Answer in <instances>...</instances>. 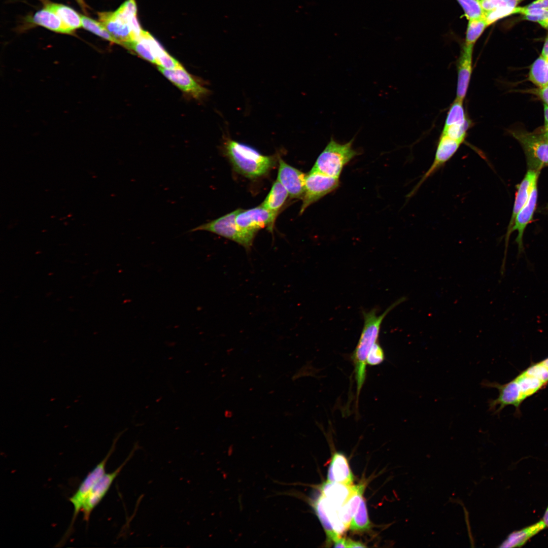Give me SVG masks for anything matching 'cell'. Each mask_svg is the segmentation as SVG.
Segmentation results:
<instances>
[{"instance_id":"1","label":"cell","mask_w":548,"mask_h":548,"mask_svg":"<svg viewBox=\"0 0 548 548\" xmlns=\"http://www.w3.org/2000/svg\"><path fill=\"white\" fill-rule=\"evenodd\" d=\"M405 300V297L400 298L380 315H377L374 309L368 312H363V327L351 357L354 366L357 399L366 379L367 357L371 347L378 342L382 323L393 309Z\"/></svg>"},{"instance_id":"2","label":"cell","mask_w":548,"mask_h":548,"mask_svg":"<svg viewBox=\"0 0 548 548\" xmlns=\"http://www.w3.org/2000/svg\"><path fill=\"white\" fill-rule=\"evenodd\" d=\"M224 150L234 170L250 179L267 174L277 161L274 156L264 155L249 145L231 139L225 142Z\"/></svg>"},{"instance_id":"3","label":"cell","mask_w":548,"mask_h":548,"mask_svg":"<svg viewBox=\"0 0 548 548\" xmlns=\"http://www.w3.org/2000/svg\"><path fill=\"white\" fill-rule=\"evenodd\" d=\"M354 140L342 144L331 137L311 170L339 178L344 167L359 154L353 147Z\"/></svg>"},{"instance_id":"4","label":"cell","mask_w":548,"mask_h":548,"mask_svg":"<svg viewBox=\"0 0 548 548\" xmlns=\"http://www.w3.org/2000/svg\"><path fill=\"white\" fill-rule=\"evenodd\" d=\"M509 133L522 147L528 169L540 172L548 166V140L540 130L530 132L518 128Z\"/></svg>"},{"instance_id":"5","label":"cell","mask_w":548,"mask_h":548,"mask_svg":"<svg viewBox=\"0 0 548 548\" xmlns=\"http://www.w3.org/2000/svg\"><path fill=\"white\" fill-rule=\"evenodd\" d=\"M278 215L260 205L248 210L241 209L235 221L240 232L253 242L260 229L267 227L269 231H272Z\"/></svg>"},{"instance_id":"6","label":"cell","mask_w":548,"mask_h":548,"mask_svg":"<svg viewBox=\"0 0 548 548\" xmlns=\"http://www.w3.org/2000/svg\"><path fill=\"white\" fill-rule=\"evenodd\" d=\"M241 209L226 214L219 218L196 226L189 232L207 231L231 240L250 249L253 242L238 230L235 221L237 215Z\"/></svg>"},{"instance_id":"7","label":"cell","mask_w":548,"mask_h":548,"mask_svg":"<svg viewBox=\"0 0 548 548\" xmlns=\"http://www.w3.org/2000/svg\"><path fill=\"white\" fill-rule=\"evenodd\" d=\"M339 185V178L310 170L306 175L304 191L302 197L300 214L310 206L336 190Z\"/></svg>"},{"instance_id":"8","label":"cell","mask_w":548,"mask_h":548,"mask_svg":"<svg viewBox=\"0 0 548 548\" xmlns=\"http://www.w3.org/2000/svg\"><path fill=\"white\" fill-rule=\"evenodd\" d=\"M482 386L496 388L499 391V395L496 399H490L488 401V410L493 414H499L505 406L510 405L519 409L524 401L519 385L515 379L504 384L484 381Z\"/></svg>"},{"instance_id":"9","label":"cell","mask_w":548,"mask_h":548,"mask_svg":"<svg viewBox=\"0 0 548 548\" xmlns=\"http://www.w3.org/2000/svg\"><path fill=\"white\" fill-rule=\"evenodd\" d=\"M97 14L99 22L119 45L124 46L126 43L135 41L130 21L131 17L137 14L127 15L117 9L114 12H98Z\"/></svg>"},{"instance_id":"10","label":"cell","mask_w":548,"mask_h":548,"mask_svg":"<svg viewBox=\"0 0 548 548\" xmlns=\"http://www.w3.org/2000/svg\"><path fill=\"white\" fill-rule=\"evenodd\" d=\"M114 448V444L106 456L87 474L76 491L69 498V501L74 507V513L70 528L71 526H73L78 515L81 511L83 504L94 485L106 473L105 468L107 462L113 452Z\"/></svg>"},{"instance_id":"11","label":"cell","mask_w":548,"mask_h":548,"mask_svg":"<svg viewBox=\"0 0 548 548\" xmlns=\"http://www.w3.org/2000/svg\"><path fill=\"white\" fill-rule=\"evenodd\" d=\"M134 452V449L120 466L111 472L105 473L94 485L81 510L84 521H89L92 511L106 495L113 481L131 459Z\"/></svg>"},{"instance_id":"12","label":"cell","mask_w":548,"mask_h":548,"mask_svg":"<svg viewBox=\"0 0 548 548\" xmlns=\"http://www.w3.org/2000/svg\"><path fill=\"white\" fill-rule=\"evenodd\" d=\"M462 143L441 133L439 137L434 160L430 167L419 181L408 196H412L421 185L438 169L442 167L456 153Z\"/></svg>"},{"instance_id":"13","label":"cell","mask_w":548,"mask_h":548,"mask_svg":"<svg viewBox=\"0 0 548 548\" xmlns=\"http://www.w3.org/2000/svg\"><path fill=\"white\" fill-rule=\"evenodd\" d=\"M540 172L528 169L525 174L523 179L518 187L516 193L512 213L509 221L507 232L505 238V251L504 258L502 265H505L506 253L508 245V241L511 233V230L513 226L515 218L527 202L534 186L537 184L538 178Z\"/></svg>"},{"instance_id":"14","label":"cell","mask_w":548,"mask_h":548,"mask_svg":"<svg viewBox=\"0 0 548 548\" xmlns=\"http://www.w3.org/2000/svg\"><path fill=\"white\" fill-rule=\"evenodd\" d=\"M278 180L288 192L291 198L301 199L304 191L306 175L278 157Z\"/></svg>"},{"instance_id":"15","label":"cell","mask_w":548,"mask_h":548,"mask_svg":"<svg viewBox=\"0 0 548 548\" xmlns=\"http://www.w3.org/2000/svg\"><path fill=\"white\" fill-rule=\"evenodd\" d=\"M158 69L180 89L195 98L199 99L208 93V90L195 81L183 66L175 69H166L159 66Z\"/></svg>"},{"instance_id":"16","label":"cell","mask_w":548,"mask_h":548,"mask_svg":"<svg viewBox=\"0 0 548 548\" xmlns=\"http://www.w3.org/2000/svg\"><path fill=\"white\" fill-rule=\"evenodd\" d=\"M475 45L464 42L457 62V99L465 98L472 71V54Z\"/></svg>"},{"instance_id":"17","label":"cell","mask_w":548,"mask_h":548,"mask_svg":"<svg viewBox=\"0 0 548 548\" xmlns=\"http://www.w3.org/2000/svg\"><path fill=\"white\" fill-rule=\"evenodd\" d=\"M537 196V184L534 186L527 202L517 215L511 230V233L514 231H518L516 242L518 246L519 255L524 252L523 235L527 226L532 220L536 207Z\"/></svg>"},{"instance_id":"18","label":"cell","mask_w":548,"mask_h":548,"mask_svg":"<svg viewBox=\"0 0 548 548\" xmlns=\"http://www.w3.org/2000/svg\"><path fill=\"white\" fill-rule=\"evenodd\" d=\"M525 0H481L483 18L488 26L496 21L514 14L516 7Z\"/></svg>"},{"instance_id":"19","label":"cell","mask_w":548,"mask_h":548,"mask_svg":"<svg viewBox=\"0 0 548 548\" xmlns=\"http://www.w3.org/2000/svg\"><path fill=\"white\" fill-rule=\"evenodd\" d=\"M327 481L352 485L354 477L346 457L341 453L333 454L329 466Z\"/></svg>"},{"instance_id":"20","label":"cell","mask_w":548,"mask_h":548,"mask_svg":"<svg viewBox=\"0 0 548 548\" xmlns=\"http://www.w3.org/2000/svg\"><path fill=\"white\" fill-rule=\"evenodd\" d=\"M32 24L43 26L55 32L73 35L60 18L53 11L44 7L37 11L29 21Z\"/></svg>"},{"instance_id":"21","label":"cell","mask_w":548,"mask_h":548,"mask_svg":"<svg viewBox=\"0 0 548 548\" xmlns=\"http://www.w3.org/2000/svg\"><path fill=\"white\" fill-rule=\"evenodd\" d=\"M355 486L326 481L321 487V494L333 505L339 507L348 499Z\"/></svg>"},{"instance_id":"22","label":"cell","mask_w":548,"mask_h":548,"mask_svg":"<svg viewBox=\"0 0 548 548\" xmlns=\"http://www.w3.org/2000/svg\"><path fill=\"white\" fill-rule=\"evenodd\" d=\"M546 527L543 520H540L533 525L513 531L508 535L499 547L507 548L521 547L531 538Z\"/></svg>"},{"instance_id":"23","label":"cell","mask_w":548,"mask_h":548,"mask_svg":"<svg viewBox=\"0 0 548 548\" xmlns=\"http://www.w3.org/2000/svg\"><path fill=\"white\" fill-rule=\"evenodd\" d=\"M44 7L55 13L63 23L72 31L82 27L81 15L67 6L52 3L48 0H41Z\"/></svg>"},{"instance_id":"24","label":"cell","mask_w":548,"mask_h":548,"mask_svg":"<svg viewBox=\"0 0 548 548\" xmlns=\"http://www.w3.org/2000/svg\"><path fill=\"white\" fill-rule=\"evenodd\" d=\"M365 484L355 485V489L346 502L337 508L338 516L347 528H349L354 515L357 511L363 498Z\"/></svg>"},{"instance_id":"25","label":"cell","mask_w":548,"mask_h":548,"mask_svg":"<svg viewBox=\"0 0 548 548\" xmlns=\"http://www.w3.org/2000/svg\"><path fill=\"white\" fill-rule=\"evenodd\" d=\"M289 196L288 192L278 181L276 180L265 198L262 205L268 210L278 214Z\"/></svg>"},{"instance_id":"26","label":"cell","mask_w":548,"mask_h":548,"mask_svg":"<svg viewBox=\"0 0 548 548\" xmlns=\"http://www.w3.org/2000/svg\"><path fill=\"white\" fill-rule=\"evenodd\" d=\"M528 80L537 88L548 85V60L540 55L530 66Z\"/></svg>"},{"instance_id":"27","label":"cell","mask_w":548,"mask_h":548,"mask_svg":"<svg viewBox=\"0 0 548 548\" xmlns=\"http://www.w3.org/2000/svg\"><path fill=\"white\" fill-rule=\"evenodd\" d=\"M520 387L523 399L535 394L547 384L524 371L515 378Z\"/></svg>"},{"instance_id":"28","label":"cell","mask_w":548,"mask_h":548,"mask_svg":"<svg viewBox=\"0 0 548 548\" xmlns=\"http://www.w3.org/2000/svg\"><path fill=\"white\" fill-rule=\"evenodd\" d=\"M312 506L324 529L328 542L333 541L334 542L340 537L339 535L335 532L330 522L324 507L323 496L322 494L313 503L312 502Z\"/></svg>"},{"instance_id":"29","label":"cell","mask_w":548,"mask_h":548,"mask_svg":"<svg viewBox=\"0 0 548 548\" xmlns=\"http://www.w3.org/2000/svg\"><path fill=\"white\" fill-rule=\"evenodd\" d=\"M463 100L456 98L448 112L443 127L452 125H461L471 121L465 111Z\"/></svg>"},{"instance_id":"30","label":"cell","mask_w":548,"mask_h":548,"mask_svg":"<svg viewBox=\"0 0 548 548\" xmlns=\"http://www.w3.org/2000/svg\"><path fill=\"white\" fill-rule=\"evenodd\" d=\"M370 527L366 503L362 498L357 511L352 517L349 528L353 531L361 532L368 530Z\"/></svg>"},{"instance_id":"31","label":"cell","mask_w":548,"mask_h":548,"mask_svg":"<svg viewBox=\"0 0 548 548\" xmlns=\"http://www.w3.org/2000/svg\"><path fill=\"white\" fill-rule=\"evenodd\" d=\"M82 27L98 37L111 43L119 45V42L110 34L100 22L89 17L81 15Z\"/></svg>"},{"instance_id":"32","label":"cell","mask_w":548,"mask_h":548,"mask_svg":"<svg viewBox=\"0 0 548 548\" xmlns=\"http://www.w3.org/2000/svg\"><path fill=\"white\" fill-rule=\"evenodd\" d=\"M124 46L134 51L139 55L147 61L158 64L157 58L152 50L147 43L143 39L140 38L136 41L126 43Z\"/></svg>"},{"instance_id":"33","label":"cell","mask_w":548,"mask_h":548,"mask_svg":"<svg viewBox=\"0 0 548 548\" xmlns=\"http://www.w3.org/2000/svg\"><path fill=\"white\" fill-rule=\"evenodd\" d=\"M461 6L464 16L469 20L483 18L484 10L481 0H456Z\"/></svg>"},{"instance_id":"34","label":"cell","mask_w":548,"mask_h":548,"mask_svg":"<svg viewBox=\"0 0 548 548\" xmlns=\"http://www.w3.org/2000/svg\"><path fill=\"white\" fill-rule=\"evenodd\" d=\"M471 122L461 125H452L443 127L442 134L463 143L466 138L467 131L471 125Z\"/></svg>"},{"instance_id":"35","label":"cell","mask_w":548,"mask_h":548,"mask_svg":"<svg viewBox=\"0 0 548 548\" xmlns=\"http://www.w3.org/2000/svg\"><path fill=\"white\" fill-rule=\"evenodd\" d=\"M520 14L525 20L537 22L548 18V9H527L523 7H517L515 14Z\"/></svg>"},{"instance_id":"36","label":"cell","mask_w":548,"mask_h":548,"mask_svg":"<svg viewBox=\"0 0 548 548\" xmlns=\"http://www.w3.org/2000/svg\"><path fill=\"white\" fill-rule=\"evenodd\" d=\"M524 371L548 384V368L540 362L530 365Z\"/></svg>"},{"instance_id":"37","label":"cell","mask_w":548,"mask_h":548,"mask_svg":"<svg viewBox=\"0 0 548 548\" xmlns=\"http://www.w3.org/2000/svg\"><path fill=\"white\" fill-rule=\"evenodd\" d=\"M383 349L376 342L370 349L366 359V363L371 366L377 365L382 363L385 359Z\"/></svg>"},{"instance_id":"38","label":"cell","mask_w":548,"mask_h":548,"mask_svg":"<svg viewBox=\"0 0 548 548\" xmlns=\"http://www.w3.org/2000/svg\"><path fill=\"white\" fill-rule=\"evenodd\" d=\"M158 65L166 69H175L183 66L177 60L167 52L158 58Z\"/></svg>"},{"instance_id":"39","label":"cell","mask_w":548,"mask_h":548,"mask_svg":"<svg viewBox=\"0 0 548 548\" xmlns=\"http://www.w3.org/2000/svg\"><path fill=\"white\" fill-rule=\"evenodd\" d=\"M531 90V92L536 95L542 101L544 105L548 106V85L542 87L537 88Z\"/></svg>"},{"instance_id":"40","label":"cell","mask_w":548,"mask_h":548,"mask_svg":"<svg viewBox=\"0 0 548 548\" xmlns=\"http://www.w3.org/2000/svg\"><path fill=\"white\" fill-rule=\"evenodd\" d=\"M523 7L527 9H548V0H536Z\"/></svg>"},{"instance_id":"41","label":"cell","mask_w":548,"mask_h":548,"mask_svg":"<svg viewBox=\"0 0 548 548\" xmlns=\"http://www.w3.org/2000/svg\"><path fill=\"white\" fill-rule=\"evenodd\" d=\"M543 106L544 124L540 130L548 140V106Z\"/></svg>"},{"instance_id":"42","label":"cell","mask_w":548,"mask_h":548,"mask_svg":"<svg viewBox=\"0 0 548 548\" xmlns=\"http://www.w3.org/2000/svg\"><path fill=\"white\" fill-rule=\"evenodd\" d=\"M540 55L548 60V33L545 38Z\"/></svg>"},{"instance_id":"43","label":"cell","mask_w":548,"mask_h":548,"mask_svg":"<svg viewBox=\"0 0 548 548\" xmlns=\"http://www.w3.org/2000/svg\"><path fill=\"white\" fill-rule=\"evenodd\" d=\"M347 547H365L366 546L361 542L350 539L347 540Z\"/></svg>"},{"instance_id":"44","label":"cell","mask_w":548,"mask_h":548,"mask_svg":"<svg viewBox=\"0 0 548 548\" xmlns=\"http://www.w3.org/2000/svg\"><path fill=\"white\" fill-rule=\"evenodd\" d=\"M335 547H347V540L344 538L339 537L334 542Z\"/></svg>"},{"instance_id":"45","label":"cell","mask_w":548,"mask_h":548,"mask_svg":"<svg viewBox=\"0 0 548 548\" xmlns=\"http://www.w3.org/2000/svg\"><path fill=\"white\" fill-rule=\"evenodd\" d=\"M75 1L77 2L78 5L81 7L82 10L84 12H86V10L87 9V7L86 4L84 2V0H75Z\"/></svg>"},{"instance_id":"46","label":"cell","mask_w":548,"mask_h":548,"mask_svg":"<svg viewBox=\"0 0 548 548\" xmlns=\"http://www.w3.org/2000/svg\"><path fill=\"white\" fill-rule=\"evenodd\" d=\"M538 23L543 27L548 29V18L540 21Z\"/></svg>"},{"instance_id":"47","label":"cell","mask_w":548,"mask_h":548,"mask_svg":"<svg viewBox=\"0 0 548 548\" xmlns=\"http://www.w3.org/2000/svg\"><path fill=\"white\" fill-rule=\"evenodd\" d=\"M540 362L548 368V357Z\"/></svg>"}]
</instances>
